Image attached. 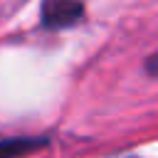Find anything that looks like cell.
<instances>
[{
    "label": "cell",
    "mask_w": 158,
    "mask_h": 158,
    "mask_svg": "<svg viewBox=\"0 0 158 158\" xmlns=\"http://www.w3.org/2000/svg\"><path fill=\"white\" fill-rule=\"evenodd\" d=\"M84 12V5L79 0H42L40 20L49 30H62L74 25Z\"/></svg>",
    "instance_id": "cell-1"
},
{
    "label": "cell",
    "mask_w": 158,
    "mask_h": 158,
    "mask_svg": "<svg viewBox=\"0 0 158 158\" xmlns=\"http://www.w3.org/2000/svg\"><path fill=\"white\" fill-rule=\"evenodd\" d=\"M44 148V141H32V138H7L0 141V158H22L27 153H35Z\"/></svg>",
    "instance_id": "cell-2"
},
{
    "label": "cell",
    "mask_w": 158,
    "mask_h": 158,
    "mask_svg": "<svg viewBox=\"0 0 158 158\" xmlns=\"http://www.w3.org/2000/svg\"><path fill=\"white\" fill-rule=\"evenodd\" d=\"M146 72L153 74V77H158V52H156L153 57H148V62H146Z\"/></svg>",
    "instance_id": "cell-3"
}]
</instances>
